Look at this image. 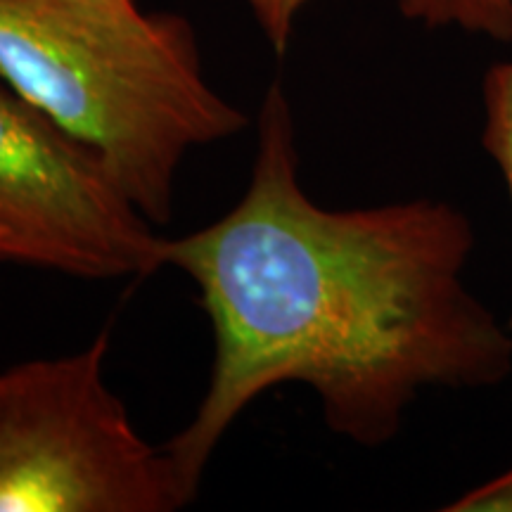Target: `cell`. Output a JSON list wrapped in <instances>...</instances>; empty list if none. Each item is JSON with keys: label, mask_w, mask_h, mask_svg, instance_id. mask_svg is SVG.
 Returning <instances> with one entry per match:
<instances>
[{"label": "cell", "mask_w": 512, "mask_h": 512, "mask_svg": "<svg viewBox=\"0 0 512 512\" xmlns=\"http://www.w3.org/2000/svg\"><path fill=\"white\" fill-rule=\"evenodd\" d=\"M475 230L441 200L325 209L299 178L297 128L268 88L247 190L221 219L166 238V266L214 330L207 394L166 451L192 491L252 401L304 384L339 437L392 441L422 389H486L512 373V332L467 290Z\"/></svg>", "instance_id": "1"}, {"label": "cell", "mask_w": 512, "mask_h": 512, "mask_svg": "<svg viewBox=\"0 0 512 512\" xmlns=\"http://www.w3.org/2000/svg\"><path fill=\"white\" fill-rule=\"evenodd\" d=\"M0 79L91 147L155 226L190 152L249 126L204 76L188 19L136 0H0Z\"/></svg>", "instance_id": "2"}, {"label": "cell", "mask_w": 512, "mask_h": 512, "mask_svg": "<svg viewBox=\"0 0 512 512\" xmlns=\"http://www.w3.org/2000/svg\"><path fill=\"white\" fill-rule=\"evenodd\" d=\"M110 330L0 370V512H174L195 501L105 380Z\"/></svg>", "instance_id": "3"}, {"label": "cell", "mask_w": 512, "mask_h": 512, "mask_svg": "<svg viewBox=\"0 0 512 512\" xmlns=\"http://www.w3.org/2000/svg\"><path fill=\"white\" fill-rule=\"evenodd\" d=\"M0 230L19 264L91 280L147 278L166 238L91 147L0 83Z\"/></svg>", "instance_id": "4"}, {"label": "cell", "mask_w": 512, "mask_h": 512, "mask_svg": "<svg viewBox=\"0 0 512 512\" xmlns=\"http://www.w3.org/2000/svg\"><path fill=\"white\" fill-rule=\"evenodd\" d=\"M403 17L512 41V0H399Z\"/></svg>", "instance_id": "5"}, {"label": "cell", "mask_w": 512, "mask_h": 512, "mask_svg": "<svg viewBox=\"0 0 512 512\" xmlns=\"http://www.w3.org/2000/svg\"><path fill=\"white\" fill-rule=\"evenodd\" d=\"M484 112L486 121L482 143L486 152L501 166L512 200V62L496 64L486 72Z\"/></svg>", "instance_id": "6"}, {"label": "cell", "mask_w": 512, "mask_h": 512, "mask_svg": "<svg viewBox=\"0 0 512 512\" xmlns=\"http://www.w3.org/2000/svg\"><path fill=\"white\" fill-rule=\"evenodd\" d=\"M275 53H285L294 22L309 0H245Z\"/></svg>", "instance_id": "7"}, {"label": "cell", "mask_w": 512, "mask_h": 512, "mask_svg": "<svg viewBox=\"0 0 512 512\" xmlns=\"http://www.w3.org/2000/svg\"><path fill=\"white\" fill-rule=\"evenodd\" d=\"M448 512H512V470L467 491L458 501L446 505Z\"/></svg>", "instance_id": "8"}, {"label": "cell", "mask_w": 512, "mask_h": 512, "mask_svg": "<svg viewBox=\"0 0 512 512\" xmlns=\"http://www.w3.org/2000/svg\"><path fill=\"white\" fill-rule=\"evenodd\" d=\"M0 259H8V261H19L17 259V249L15 245H12V240L8 238V235L0 230Z\"/></svg>", "instance_id": "9"}]
</instances>
